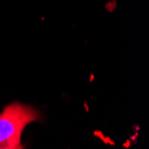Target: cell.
Here are the masks:
<instances>
[{"label":"cell","instance_id":"1","mask_svg":"<svg viewBox=\"0 0 149 149\" xmlns=\"http://www.w3.org/2000/svg\"><path fill=\"white\" fill-rule=\"evenodd\" d=\"M38 111L19 103L6 106L0 113V149H16L24 128L38 119Z\"/></svg>","mask_w":149,"mask_h":149},{"label":"cell","instance_id":"2","mask_svg":"<svg viewBox=\"0 0 149 149\" xmlns=\"http://www.w3.org/2000/svg\"><path fill=\"white\" fill-rule=\"evenodd\" d=\"M16 149H22V146H19Z\"/></svg>","mask_w":149,"mask_h":149}]
</instances>
